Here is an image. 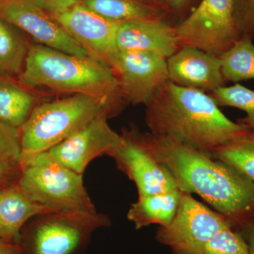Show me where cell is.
Listing matches in <instances>:
<instances>
[{"label": "cell", "mask_w": 254, "mask_h": 254, "mask_svg": "<svg viewBox=\"0 0 254 254\" xmlns=\"http://www.w3.org/2000/svg\"><path fill=\"white\" fill-rule=\"evenodd\" d=\"M237 0H202L176 28L180 46L220 56L242 38L236 21Z\"/></svg>", "instance_id": "obj_7"}, {"label": "cell", "mask_w": 254, "mask_h": 254, "mask_svg": "<svg viewBox=\"0 0 254 254\" xmlns=\"http://www.w3.org/2000/svg\"><path fill=\"white\" fill-rule=\"evenodd\" d=\"M53 213L31 201L18 182L0 188V239L18 244L21 230L31 219Z\"/></svg>", "instance_id": "obj_16"}, {"label": "cell", "mask_w": 254, "mask_h": 254, "mask_svg": "<svg viewBox=\"0 0 254 254\" xmlns=\"http://www.w3.org/2000/svg\"><path fill=\"white\" fill-rule=\"evenodd\" d=\"M187 0H169L170 4L175 8L180 7Z\"/></svg>", "instance_id": "obj_31"}, {"label": "cell", "mask_w": 254, "mask_h": 254, "mask_svg": "<svg viewBox=\"0 0 254 254\" xmlns=\"http://www.w3.org/2000/svg\"><path fill=\"white\" fill-rule=\"evenodd\" d=\"M167 65L169 81L178 86L205 93L225 86L220 57L195 47H180Z\"/></svg>", "instance_id": "obj_14"}, {"label": "cell", "mask_w": 254, "mask_h": 254, "mask_svg": "<svg viewBox=\"0 0 254 254\" xmlns=\"http://www.w3.org/2000/svg\"><path fill=\"white\" fill-rule=\"evenodd\" d=\"M150 133L167 137L210 155L213 150L249 129L227 118L213 97L170 81L146 105Z\"/></svg>", "instance_id": "obj_2"}, {"label": "cell", "mask_w": 254, "mask_h": 254, "mask_svg": "<svg viewBox=\"0 0 254 254\" xmlns=\"http://www.w3.org/2000/svg\"><path fill=\"white\" fill-rule=\"evenodd\" d=\"M181 196L180 190L140 195L128 209L127 218L134 225L136 230L151 225L167 226L176 215Z\"/></svg>", "instance_id": "obj_17"}, {"label": "cell", "mask_w": 254, "mask_h": 254, "mask_svg": "<svg viewBox=\"0 0 254 254\" xmlns=\"http://www.w3.org/2000/svg\"><path fill=\"white\" fill-rule=\"evenodd\" d=\"M21 170L20 165H13L0 160V188L18 182Z\"/></svg>", "instance_id": "obj_28"}, {"label": "cell", "mask_w": 254, "mask_h": 254, "mask_svg": "<svg viewBox=\"0 0 254 254\" xmlns=\"http://www.w3.org/2000/svg\"><path fill=\"white\" fill-rule=\"evenodd\" d=\"M125 103L146 105L169 81L167 60L153 53L119 50L111 64Z\"/></svg>", "instance_id": "obj_10"}, {"label": "cell", "mask_w": 254, "mask_h": 254, "mask_svg": "<svg viewBox=\"0 0 254 254\" xmlns=\"http://www.w3.org/2000/svg\"><path fill=\"white\" fill-rule=\"evenodd\" d=\"M111 225L105 214L49 213L23 226L18 245L21 254H81L98 229Z\"/></svg>", "instance_id": "obj_6"}, {"label": "cell", "mask_w": 254, "mask_h": 254, "mask_svg": "<svg viewBox=\"0 0 254 254\" xmlns=\"http://www.w3.org/2000/svg\"><path fill=\"white\" fill-rule=\"evenodd\" d=\"M33 2L47 13L55 16L80 2V0H32Z\"/></svg>", "instance_id": "obj_27"}, {"label": "cell", "mask_w": 254, "mask_h": 254, "mask_svg": "<svg viewBox=\"0 0 254 254\" xmlns=\"http://www.w3.org/2000/svg\"><path fill=\"white\" fill-rule=\"evenodd\" d=\"M29 46L21 30L0 18V76L14 78L20 76Z\"/></svg>", "instance_id": "obj_19"}, {"label": "cell", "mask_w": 254, "mask_h": 254, "mask_svg": "<svg viewBox=\"0 0 254 254\" xmlns=\"http://www.w3.org/2000/svg\"><path fill=\"white\" fill-rule=\"evenodd\" d=\"M0 18L27 33L38 44L69 54L91 57L51 15L32 0H0Z\"/></svg>", "instance_id": "obj_11"}, {"label": "cell", "mask_w": 254, "mask_h": 254, "mask_svg": "<svg viewBox=\"0 0 254 254\" xmlns=\"http://www.w3.org/2000/svg\"><path fill=\"white\" fill-rule=\"evenodd\" d=\"M230 227H233L221 214L182 192L175 218L170 225L158 227L155 240L173 254H204L212 237Z\"/></svg>", "instance_id": "obj_8"}, {"label": "cell", "mask_w": 254, "mask_h": 254, "mask_svg": "<svg viewBox=\"0 0 254 254\" xmlns=\"http://www.w3.org/2000/svg\"><path fill=\"white\" fill-rule=\"evenodd\" d=\"M245 4V11L237 16V26L242 37L254 41V0H247Z\"/></svg>", "instance_id": "obj_26"}, {"label": "cell", "mask_w": 254, "mask_h": 254, "mask_svg": "<svg viewBox=\"0 0 254 254\" xmlns=\"http://www.w3.org/2000/svg\"><path fill=\"white\" fill-rule=\"evenodd\" d=\"M101 115L110 118L115 116L103 101L86 95H73L37 105L19 129L20 165L48 151Z\"/></svg>", "instance_id": "obj_4"}, {"label": "cell", "mask_w": 254, "mask_h": 254, "mask_svg": "<svg viewBox=\"0 0 254 254\" xmlns=\"http://www.w3.org/2000/svg\"><path fill=\"white\" fill-rule=\"evenodd\" d=\"M18 81L27 88H46L60 93L86 95L101 100L118 115L124 105L118 78L106 64L43 45L30 44Z\"/></svg>", "instance_id": "obj_3"}, {"label": "cell", "mask_w": 254, "mask_h": 254, "mask_svg": "<svg viewBox=\"0 0 254 254\" xmlns=\"http://www.w3.org/2000/svg\"><path fill=\"white\" fill-rule=\"evenodd\" d=\"M80 2L100 16L117 22L158 16V10L141 0H80Z\"/></svg>", "instance_id": "obj_22"}, {"label": "cell", "mask_w": 254, "mask_h": 254, "mask_svg": "<svg viewBox=\"0 0 254 254\" xmlns=\"http://www.w3.org/2000/svg\"><path fill=\"white\" fill-rule=\"evenodd\" d=\"M239 230L247 242L250 254H254V217Z\"/></svg>", "instance_id": "obj_29"}, {"label": "cell", "mask_w": 254, "mask_h": 254, "mask_svg": "<svg viewBox=\"0 0 254 254\" xmlns=\"http://www.w3.org/2000/svg\"><path fill=\"white\" fill-rule=\"evenodd\" d=\"M150 154L165 167L182 192L194 193L239 230L254 217V182L210 155L167 138L141 133Z\"/></svg>", "instance_id": "obj_1"}, {"label": "cell", "mask_w": 254, "mask_h": 254, "mask_svg": "<svg viewBox=\"0 0 254 254\" xmlns=\"http://www.w3.org/2000/svg\"><path fill=\"white\" fill-rule=\"evenodd\" d=\"M120 136L121 142L108 156L134 182L138 196L179 190L171 174L145 148L141 132L125 128Z\"/></svg>", "instance_id": "obj_9"}, {"label": "cell", "mask_w": 254, "mask_h": 254, "mask_svg": "<svg viewBox=\"0 0 254 254\" xmlns=\"http://www.w3.org/2000/svg\"><path fill=\"white\" fill-rule=\"evenodd\" d=\"M38 97L13 78L0 76V121L20 129L31 116Z\"/></svg>", "instance_id": "obj_18"}, {"label": "cell", "mask_w": 254, "mask_h": 254, "mask_svg": "<svg viewBox=\"0 0 254 254\" xmlns=\"http://www.w3.org/2000/svg\"><path fill=\"white\" fill-rule=\"evenodd\" d=\"M204 254H250L248 246L240 230L227 227L212 237Z\"/></svg>", "instance_id": "obj_24"}, {"label": "cell", "mask_w": 254, "mask_h": 254, "mask_svg": "<svg viewBox=\"0 0 254 254\" xmlns=\"http://www.w3.org/2000/svg\"><path fill=\"white\" fill-rule=\"evenodd\" d=\"M116 44L121 51L153 53L166 60L180 47L176 28L158 16L119 23Z\"/></svg>", "instance_id": "obj_15"}, {"label": "cell", "mask_w": 254, "mask_h": 254, "mask_svg": "<svg viewBox=\"0 0 254 254\" xmlns=\"http://www.w3.org/2000/svg\"><path fill=\"white\" fill-rule=\"evenodd\" d=\"M109 119L107 115L97 117L47 152L66 168L83 175L92 160L109 155L121 142L120 134L108 124Z\"/></svg>", "instance_id": "obj_13"}, {"label": "cell", "mask_w": 254, "mask_h": 254, "mask_svg": "<svg viewBox=\"0 0 254 254\" xmlns=\"http://www.w3.org/2000/svg\"><path fill=\"white\" fill-rule=\"evenodd\" d=\"M0 160L13 165H20L21 160L19 129L1 121H0Z\"/></svg>", "instance_id": "obj_25"}, {"label": "cell", "mask_w": 254, "mask_h": 254, "mask_svg": "<svg viewBox=\"0 0 254 254\" xmlns=\"http://www.w3.org/2000/svg\"><path fill=\"white\" fill-rule=\"evenodd\" d=\"M18 185L36 204L53 213H97L83 175L59 163L48 153L21 165Z\"/></svg>", "instance_id": "obj_5"}, {"label": "cell", "mask_w": 254, "mask_h": 254, "mask_svg": "<svg viewBox=\"0 0 254 254\" xmlns=\"http://www.w3.org/2000/svg\"><path fill=\"white\" fill-rule=\"evenodd\" d=\"M0 254H21L18 244L11 243L0 239Z\"/></svg>", "instance_id": "obj_30"}, {"label": "cell", "mask_w": 254, "mask_h": 254, "mask_svg": "<svg viewBox=\"0 0 254 254\" xmlns=\"http://www.w3.org/2000/svg\"><path fill=\"white\" fill-rule=\"evenodd\" d=\"M210 155L231 165L254 182V130L244 132L213 150Z\"/></svg>", "instance_id": "obj_21"}, {"label": "cell", "mask_w": 254, "mask_h": 254, "mask_svg": "<svg viewBox=\"0 0 254 254\" xmlns=\"http://www.w3.org/2000/svg\"><path fill=\"white\" fill-rule=\"evenodd\" d=\"M219 57L225 81L254 79V43L249 37H242Z\"/></svg>", "instance_id": "obj_20"}, {"label": "cell", "mask_w": 254, "mask_h": 254, "mask_svg": "<svg viewBox=\"0 0 254 254\" xmlns=\"http://www.w3.org/2000/svg\"><path fill=\"white\" fill-rule=\"evenodd\" d=\"M210 95L220 106L231 107L242 110L245 118L238 123L245 125L249 129L254 130V91L240 83L233 86H223L210 93Z\"/></svg>", "instance_id": "obj_23"}, {"label": "cell", "mask_w": 254, "mask_h": 254, "mask_svg": "<svg viewBox=\"0 0 254 254\" xmlns=\"http://www.w3.org/2000/svg\"><path fill=\"white\" fill-rule=\"evenodd\" d=\"M95 60L111 67L119 50V23L97 14L81 2L64 12L52 16Z\"/></svg>", "instance_id": "obj_12"}, {"label": "cell", "mask_w": 254, "mask_h": 254, "mask_svg": "<svg viewBox=\"0 0 254 254\" xmlns=\"http://www.w3.org/2000/svg\"><path fill=\"white\" fill-rule=\"evenodd\" d=\"M157 1H158V0H157Z\"/></svg>", "instance_id": "obj_32"}]
</instances>
